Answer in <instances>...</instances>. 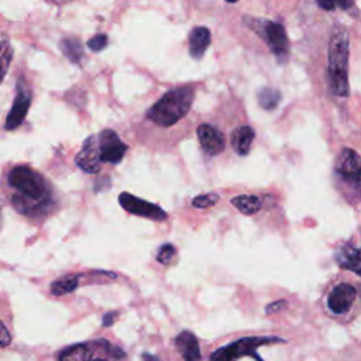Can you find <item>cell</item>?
Returning <instances> with one entry per match:
<instances>
[{
  "label": "cell",
  "instance_id": "6",
  "mask_svg": "<svg viewBox=\"0 0 361 361\" xmlns=\"http://www.w3.org/2000/svg\"><path fill=\"white\" fill-rule=\"evenodd\" d=\"M100 162L118 164L127 152V144H124L118 135L111 130H103L97 137Z\"/></svg>",
  "mask_w": 361,
  "mask_h": 361
},
{
  "label": "cell",
  "instance_id": "4",
  "mask_svg": "<svg viewBox=\"0 0 361 361\" xmlns=\"http://www.w3.org/2000/svg\"><path fill=\"white\" fill-rule=\"evenodd\" d=\"M283 338L281 337H244L240 338L230 345L220 347L210 355V361H237L243 357H252L257 361H262L257 354V348L261 345L281 343Z\"/></svg>",
  "mask_w": 361,
  "mask_h": 361
},
{
  "label": "cell",
  "instance_id": "26",
  "mask_svg": "<svg viewBox=\"0 0 361 361\" xmlns=\"http://www.w3.org/2000/svg\"><path fill=\"white\" fill-rule=\"evenodd\" d=\"M10 343H11V336H10L8 330H7V327L0 320V348L7 347Z\"/></svg>",
  "mask_w": 361,
  "mask_h": 361
},
{
  "label": "cell",
  "instance_id": "15",
  "mask_svg": "<svg viewBox=\"0 0 361 361\" xmlns=\"http://www.w3.org/2000/svg\"><path fill=\"white\" fill-rule=\"evenodd\" d=\"M212 41V34L206 27H195L189 34V54L195 59H200Z\"/></svg>",
  "mask_w": 361,
  "mask_h": 361
},
{
  "label": "cell",
  "instance_id": "24",
  "mask_svg": "<svg viewBox=\"0 0 361 361\" xmlns=\"http://www.w3.org/2000/svg\"><path fill=\"white\" fill-rule=\"evenodd\" d=\"M175 254H176V250L172 244H164L157 252V261L162 265H168Z\"/></svg>",
  "mask_w": 361,
  "mask_h": 361
},
{
  "label": "cell",
  "instance_id": "31",
  "mask_svg": "<svg viewBox=\"0 0 361 361\" xmlns=\"http://www.w3.org/2000/svg\"><path fill=\"white\" fill-rule=\"evenodd\" d=\"M336 6H340V7H343V8H348L350 6H353V3L351 1H337V3H334Z\"/></svg>",
  "mask_w": 361,
  "mask_h": 361
},
{
  "label": "cell",
  "instance_id": "7",
  "mask_svg": "<svg viewBox=\"0 0 361 361\" xmlns=\"http://www.w3.org/2000/svg\"><path fill=\"white\" fill-rule=\"evenodd\" d=\"M262 38L268 44L269 49L274 52V55L278 58L279 62H285L288 59V37L285 32V28L279 23L267 21L262 25Z\"/></svg>",
  "mask_w": 361,
  "mask_h": 361
},
{
  "label": "cell",
  "instance_id": "3",
  "mask_svg": "<svg viewBox=\"0 0 361 361\" xmlns=\"http://www.w3.org/2000/svg\"><path fill=\"white\" fill-rule=\"evenodd\" d=\"M195 90L190 86H182L168 90L148 110V118L161 127H169L186 116L192 107Z\"/></svg>",
  "mask_w": 361,
  "mask_h": 361
},
{
  "label": "cell",
  "instance_id": "16",
  "mask_svg": "<svg viewBox=\"0 0 361 361\" xmlns=\"http://www.w3.org/2000/svg\"><path fill=\"white\" fill-rule=\"evenodd\" d=\"M254 130L250 126H240L231 134V147L238 155H247L254 141Z\"/></svg>",
  "mask_w": 361,
  "mask_h": 361
},
{
  "label": "cell",
  "instance_id": "10",
  "mask_svg": "<svg viewBox=\"0 0 361 361\" xmlns=\"http://www.w3.org/2000/svg\"><path fill=\"white\" fill-rule=\"evenodd\" d=\"M357 298V290L350 283H338L333 288L327 298L329 309L336 314H344L350 310Z\"/></svg>",
  "mask_w": 361,
  "mask_h": 361
},
{
  "label": "cell",
  "instance_id": "21",
  "mask_svg": "<svg viewBox=\"0 0 361 361\" xmlns=\"http://www.w3.org/2000/svg\"><path fill=\"white\" fill-rule=\"evenodd\" d=\"M281 102V93L272 87H262L258 92V103L265 110H274Z\"/></svg>",
  "mask_w": 361,
  "mask_h": 361
},
{
  "label": "cell",
  "instance_id": "9",
  "mask_svg": "<svg viewBox=\"0 0 361 361\" xmlns=\"http://www.w3.org/2000/svg\"><path fill=\"white\" fill-rule=\"evenodd\" d=\"M75 164L86 173H97L102 168L100 157H99V145L97 137L89 135L80 148V151L75 157Z\"/></svg>",
  "mask_w": 361,
  "mask_h": 361
},
{
  "label": "cell",
  "instance_id": "23",
  "mask_svg": "<svg viewBox=\"0 0 361 361\" xmlns=\"http://www.w3.org/2000/svg\"><path fill=\"white\" fill-rule=\"evenodd\" d=\"M219 202V196L213 192L210 193H204V195H199L192 200V206L196 209H207L214 206Z\"/></svg>",
  "mask_w": 361,
  "mask_h": 361
},
{
  "label": "cell",
  "instance_id": "17",
  "mask_svg": "<svg viewBox=\"0 0 361 361\" xmlns=\"http://www.w3.org/2000/svg\"><path fill=\"white\" fill-rule=\"evenodd\" d=\"M93 351H94V343L75 344L65 348L61 353L59 361H93Z\"/></svg>",
  "mask_w": 361,
  "mask_h": 361
},
{
  "label": "cell",
  "instance_id": "28",
  "mask_svg": "<svg viewBox=\"0 0 361 361\" xmlns=\"http://www.w3.org/2000/svg\"><path fill=\"white\" fill-rule=\"evenodd\" d=\"M116 316H117V313H113V312H109V313H106V314H104V317H103V326H106V327L111 326V324L114 323V319H116Z\"/></svg>",
  "mask_w": 361,
  "mask_h": 361
},
{
  "label": "cell",
  "instance_id": "20",
  "mask_svg": "<svg viewBox=\"0 0 361 361\" xmlns=\"http://www.w3.org/2000/svg\"><path fill=\"white\" fill-rule=\"evenodd\" d=\"M61 49L65 54L68 59H71L73 63H80L83 58V49L80 41L76 38H66L61 42Z\"/></svg>",
  "mask_w": 361,
  "mask_h": 361
},
{
  "label": "cell",
  "instance_id": "2",
  "mask_svg": "<svg viewBox=\"0 0 361 361\" xmlns=\"http://www.w3.org/2000/svg\"><path fill=\"white\" fill-rule=\"evenodd\" d=\"M348 56H350V39L347 30L334 24L330 41H329V87L333 94L347 97L350 94L348 85Z\"/></svg>",
  "mask_w": 361,
  "mask_h": 361
},
{
  "label": "cell",
  "instance_id": "32",
  "mask_svg": "<svg viewBox=\"0 0 361 361\" xmlns=\"http://www.w3.org/2000/svg\"><path fill=\"white\" fill-rule=\"evenodd\" d=\"M93 361H106L104 358H97V360H93Z\"/></svg>",
  "mask_w": 361,
  "mask_h": 361
},
{
  "label": "cell",
  "instance_id": "14",
  "mask_svg": "<svg viewBox=\"0 0 361 361\" xmlns=\"http://www.w3.org/2000/svg\"><path fill=\"white\" fill-rule=\"evenodd\" d=\"M30 103H31L30 102V96L20 90L18 94L16 96L13 107H11V110H10V113H8L7 118H6L4 127L7 130H14V128H17L23 123V120L25 118V114H27V111L30 109Z\"/></svg>",
  "mask_w": 361,
  "mask_h": 361
},
{
  "label": "cell",
  "instance_id": "11",
  "mask_svg": "<svg viewBox=\"0 0 361 361\" xmlns=\"http://www.w3.org/2000/svg\"><path fill=\"white\" fill-rule=\"evenodd\" d=\"M197 138L202 148L209 155H219L224 149V137L213 126L202 123L197 127Z\"/></svg>",
  "mask_w": 361,
  "mask_h": 361
},
{
  "label": "cell",
  "instance_id": "8",
  "mask_svg": "<svg viewBox=\"0 0 361 361\" xmlns=\"http://www.w3.org/2000/svg\"><path fill=\"white\" fill-rule=\"evenodd\" d=\"M334 169L344 180L354 183L357 190L360 189V157L354 149L344 148L336 159Z\"/></svg>",
  "mask_w": 361,
  "mask_h": 361
},
{
  "label": "cell",
  "instance_id": "18",
  "mask_svg": "<svg viewBox=\"0 0 361 361\" xmlns=\"http://www.w3.org/2000/svg\"><path fill=\"white\" fill-rule=\"evenodd\" d=\"M231 203L243 214H247V216L255 214L257 212H259V209L262 206L259 197H257L254 195H238V196L231 199Z\"/></svg>",
  "mask_w": 361,
  "mask_h": 361
},
{
  "label": "cell",
  "instance_id": "33",
  "mask_svg": "<svg viewBox=\"0 0 361 361\" xmlns=\"http://www.w3.org/2000/svg\"><path fill=\"white\" fill-rule=\"evenodd\" d=\"M0 226H1V210H0Z\"/></svg>",
  "mask_w": 361,
  "mask_h": 361
},
{
  "label": "cell",
  "instance_id": "27",
  "mask_svg": "<svg viewBox=\"0 0 361 361\" xmlns=\"http://www.w3.org/2000/svg\"><path fill=\"white\" fill-rule=\"evenodd\" d=\"M286 306V302L285 300H276V302H272L267 306V314H271V313H275L278 310H282L283 307Z\"/></svg>",
  "mask_w": 361,
  "mask_h": 361
},
{
  "label": "cell",
  "instance_id": "1",
  "mask_svg": "<svg viewBox=\"0 0 361 361\" xmlns=\"http://www.w3.org/2000/svg\"><path fill=\"white\" fill-rule=\"evenodd\" d=\"M8 185L16 190L13 206L24 214H32L42 210L51 200L45 179L34 169L20 165L8 172Z\"/></svg>",
  "mask_w": 361,
  "mask_h": 361
},
{
  "label": "cell",
  "instance_id": "22",
  "mask_svg": "<svg viewBox=\"0 0 361 361\" xmlns=\"http://www.w3.org/2000/svg\"><path fill=\"white\" fill-rule=\"evenodd\" d=\"M11 55H13V49L10 47L8 39L6 37L0 35V82L3 80V78L8 69Z\"/></svg>",
  "mask_w": 361,
  "mask_h": 361
},
{
  "label": "cell",
  "instance_id": "13",
  "mask_svg": "<svg viewBox=\"0 0 361 361\" xmlns=\"http://www.w3.org/2000/svg\"><path fill=\"white\" fill-rule=\"evenodd\" d=\"M175 344L185 361H200V347L197 338L190 331H182L176 336Z\"/></svg>",
  "mask_w": 361,
  "mask_h": 361
},
{
  "label": "cell",
  "instance_id": "29",
  "mask_svg": "<svg viewBox=\"0 0 361 361\" xmlns=\"http://www.w3.org/2000/svg\"><path fill=\"white\" fill-rule=\"evenodd\" d=\"M317 4H319V7H322L324 10H333L336 7V4L333 1H322V0H319Z\"/></svg>",
  "mask_w": 361,
  "mask_h": 361
},
{
  "label": "cell",
  "instance_id": "30",
  "mask_svg": "<svg viewBox=\"0 0 361 361\" xmlns=\"http://www.w3.org/2000/svg\"><path fill=\"white\" fill-rule=\"evenodd\" d=\"M142 361H159V358L155 357V355H152V354L144 353V354H142Z\"/></svg>",
  "mask_w": 361,
  "mask_h": 361
},
{
  "label": "cell",
  "instance_id": "19",
  "mask_svg": "<svg viewBox=\"0 0 361 361\" xmlns=\"http://www.w3.org/2000/svg\"><path fill=\"white\" fill-rule=\"evenodd\" d=\"M79 285V276L78 275H66L63 278L56 279L51 285V293L55 296H62L66 293L73 292Z\"/></svg>",
  "mask_w": 361,
  "mask_h": 361
},
{
  "label": "cell",
  "instance_id": "25",
  "mask_svg": "<svg viewBox=\"0 0 361 361\" xmlns=\"http://www.w3.org/2000/svg\"><path fill=\"white\" fill-rule=\"evenodd\" d=\"M107 41L109 38L106 34H97L87 41V48L93 52H99L107 47Z\"/></svg>",
  "mask_w": 361,
  "mask_h": 361
},
{
  "label": "cell",
  "instance_id": "12",
  "mask_svg": "<svg viewBox=\"0 0 361 361\" xmlns=\"http://www.w3.org/2000/svg\"><path fill=\"white\" fill-rule=\"evenodd\" d=\"M334 259L340 268L353 271L355 275H360L361 258H360V250L355 245L347 243L344 245L337 247V250L334 251Z\"/></svg>",
  "mask_w": 361,
  "mask_h": 361
},
{
  "label": "cell",
  "instance_id": "5",
  "mask_svg": "<svg viewBox=\"0 0 361 361\" xmlns=\"http://www.w3.org/2000/svg\"><path fill=\"white\" fill-rule=\"evenodd\" d=\"M118 203L126 212L135 214V216H141V217L157 220V221L166 219L165 210H162L159 206H157L151 202H147L144 199H140L128 192L120 193Z\"/></svg>",
  "mask_w": 361,
  "mask_h": 361
}]
</instances>
